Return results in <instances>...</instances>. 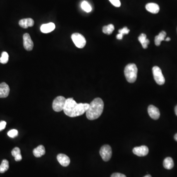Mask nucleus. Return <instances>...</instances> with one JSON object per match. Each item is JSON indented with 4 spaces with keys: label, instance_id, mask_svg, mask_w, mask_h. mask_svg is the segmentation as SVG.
Listing matches in <instances>:
<instances>
[{
    "label": "nucleus",
    "instance_id": "f257e3e1",
    "mask_svg": "<svg viewBox=\"0 0 177 177\" xmlns=\"http://www.w3.org/2000/svg\"><path fill=\"white\" fill-rule=\"evenodd\" d=\"M90 104L77 103L73 98L66 99L64 112L70 117H76L84 114L88 109Z\"/></svg>",
    "mask_w": 177,
    "mask_h": 177
},
{
    "label": "nucleus",
    "instance_id": "f03ea898",
    "mask_svg": "<svg viewBox=\"0 0 177 177\" xmlns=\"http://www.w3.org/2000/svg\"><path fill=\"white\" fill-rule=\"evenodd\" d=\"M104 103L100 98H94L90 103L88 109L87 110V118L90 120H94L99 118L103 113Z\"/></svg>",
    "mask_w": 177,
    "mask_h": 177
},
{
    "label": "nucleus",
    "instance_id": "7ed1b4c3",
    "mask_svg": "<svg viewBox=\"0 0 177 177\" xmlns=\"http://www.w3.org/2000/svg\"><path fill=\"white\" fill-rule=\"evenodd\" d=\"M137 72V68L134 64H129L125 67L124 70L125 77L129 83H134L136 80Z\"/></svg>",
    "mask_w": 177,
    "mask_h": 177
},
{
    "label": "nucleus",
    "instance_id": "20e7f679",
    "mask_svg": "<svg viewBox=\"0 0 177 177\" xmlns=\"http://www.w3.org/2000/svg\"><path fill=\"white\" fill-rule=\"evenodd\" d=\"M66 100V98L63 96H59L55 98L53 102V109L58 112L64 111Z\"/></svg>",
    "mask_w": 177,
    "mask_h": 177
},
{
    "label": "nucleus",
    "instance_id": "39448f33",
    "mask_svg": "<svg viewBox=\"0 0 177 177\" xmlns=\"http://www.w3.org/2000/svg\"><path fill=\"white\" fill-rule=\"evenodd\" d=\"M71 39L76 46L79 48H84L86 44V41L84 36L79 33H74L71 35Z\"/></svg>",
    "mask_w": 177,
    "mask_h": 177
},
{
    "label": "nucleus",
    "instance_id": "423d86ee",
    "mask_svg": "<svg viewBox=\"0 0 177 177\" xmlns=\"http://www.w3.org/2000/svg\"><path fill=\"white\" fill-rule=\"evenodd\" d=\"M153 75L155 81L157 84L162 85L165 83V78L162 73V71L159 66H154L152 69Z\"/></svg>",
    "mask_w": 177,
    "mask_h": 177
},
{
    "label": "nucleus",
    "instance_id": "0eeeda50",
    "mask_svg": "<svg viewBox=\"0 0 177 177\" xmlns=\"http://www.w3.org/2000/svg\"><path fill=\"white\" fill-rule=\"evenodd\" d=\"M100 156L104 161H108L112 156V151L111 147L108 145H105L102 146L99 151Z\"/></svg>",
    "mask_w": 177,
    "mask_h": 177
},
{
    "label": "nucleus",
    "instance_id": "6e6552de",
    "mask_svg": "<svg viewBox=\"0 0 177 177\" xmlns=\"http://www.w3.org/2000/svg\"><path fill=\"white\" fill-rule=\"evenodd\" d=\"M23 45L25 49L27 51H31L34 47V43L29 34L28 33L25 34L23 36Z\"/></svg>",
    "mask_w": 177,
    "mask_h": 177
},
{
    "label": "nucleus",
    "instance_id": "1a4fd4ad",
    "mask_svg": "<svg viewBox=\"0 0 177 177\" xmlns=\"http://www.w3.org/2000/svg\"><path fill=\"white\" fill-rule=\"evenodd\" d=\"M133 153L138 156H145L149 153V149L146 146H141L133 148Z\"/></svg>",
    "mask_w": 177,
    "mask_h": 177
},
{
    "label": "nucleus",
    "instance_id": "9d476101",
    "mask_svg": "<svg viewBox=\"0 0 177 177\" xmlns=\"http://www.w3.org/2000/svg\"><path fill=\"white\" fill-rule=\"evenodd\" d=\"M148 114L151 118L154 120L159 119L160 117V112L157 107L153 105H150L148 108Z\"/></svg>",
    "mask_w": 177,
    "mask_h": 177
},
{
    "label": "nucleus",
    "instance_id": "9b49d317",
    "mask_svg": "<svg viewBox=\"0 0 177 177\" xmlns=\"http://www.w3.org/2000/svg\"><path fill=\"white\" fill-rule=\"evenodd\" d=\"M57 159L60 164L64 167L68 166L70 162V160L69 156L65 154H59L57 156Z\"/></svg>",
    "mask_w": 177,
    "mask_h": 177
},
{
    "label": "nucleus",
    "instance_id": "f8f14e48",
    "mask_svg": "<svg viewBox=\"0 0 177 177\" xmlns=\"http://www.w3.org/2000/svg\"><path fill=\"white\" fill-rule=\"evenodd\" d=\"M10 88L8 85L5 82L0 84V98H6L8 97Z\"/></svg>",
    "mask_w": 177,
    "mask_h": 177
},
{
    "label": "nucleus",
    "instance_id": "ddd939ff",
    "mask_svg": "<svg viewBox=\"0 0 177 177\" xmlns=\"http://www.w3.org/2000/svg\"><path fill=\"white\" fill-rule=\"evenodd\" d=\"M19 25L22 28L27 29L29 27H32L34 26V21L33 19L30 18L22 19L19 22Z\"/></svg>",
    "mask_w": 177,
    "mask_h": 177
},
{
    "label": "nucleus",
    "instance_id": "4468645a",
    "mask_svg": "<svg viewBox=\"0 0 177 177\" xmlns=\"http://www.w3.org/2000/svg\"><path fill=\"white\" fill-rule=\"evenodd\" d=\"M55 29V25L53 23H49L41 25V31L44 34L50 33Z\"/></svg>",
    "mask_w": 177,
    "mask_h": 177
},
{
    "label": "nucleus",
    "instance_id": "2eb2a0df",
    "mask_svg": "<svg viewBox=\"0 0 177 177\" xmlns=\"http://www.w3.org/2000/svg\"><path fill=\"white\" fill-rule=\"evenodd\" d=\"M146 9L151 13L156 14L160 11V7L159 5L155 3L151 2L146 5Z\"/></svg>",
    "mask_w": 177,
    "mask_h": 177
},
{
    "label": "nucleus",
    "instance_id": "dca6fc26",
    "mask_svg": "<svg viewBox=\"0 0 177 177\" xmlns=\"http://www.w3.org/2000/svg\"><path fill=\"white\" fill-rule=\"evenodd\" d=\"M45 154V149L43 145H40L33 150V154L36 157H41Z\"/></svg>",
    "mask_w": 177,
    "mask_h": 177
},
{
    "label": "nucleus",
    "instance_id": "f3484780",
    "mask_svg": "<svg viewBox=\"0 0 177 177\" xmlns=\"http://www.w3.org/2000/svg\"><path fill=\"white\" fill-rule=\"evenodd\" d=\"M138 41L142 44L144 49L148 48V45L150 43L149 40L147 39V36L145 34H141L138 37Z\"/></svg>",
    "mask_w": 177,
    "mask_h": 177
},
{
    "label": "nucleus",
    "instance_id": "a211bd4d",
    "mask_svg": "<svg viewBox=\"0 0 177 177\" xmlns=\"http://www.w3.org/2000/svg\"><path fill=\"white\" fill-rule=\"evenodd\" d=\"M166 36V33L165 31H161L159 34V35L156 36L155 37V44L156 46H160L162 41H165V37Z\"/></svg>",
    "mask_w": 177,
    "mask_h": 177
},
{
    "label": "nucleus",
    "instance_id": "6ab92c4d",
    "mask_svg": "<svg viewBox=\"0 0 177 177\" xmlns=\"http://www.w3.org/2000/svg\"><path fill=\"white\" fill-rule=\"evenodd\" d=\"M163 166L165 169L170 170L172 169L174 166V161L171 157H166L163 161Z\"/></svg>",
    "mask_w": 177,
    "mask_h": 177
},
{
    "label": "nucleus",
    "instance_id": "aec40b11",
    "mask_svg": "<svg viewBox=\"0 0 177 177\" xmlns=\"http://www.w3.org/2000/svg\"><path fill=\"white\" fill-rule=\"evenodd\" d=\"M12 155L14 157L15 161H20L22 160V156L21 155V151L18 147H15L12 151Z\"/></svg>",
    "mask_w": 177,
    "mask_h": 177
},
{
    "label": "nucleus",
    "instance_id": "412c9836",
    "mask_svg": "<svg viewBox=\"0 0 177 177\" xmlns=\"http://www.w3.org/2000/svg\"><path fill=\"white\" fill-rule=\"evenodd\" d=\"M9 168V163L7 160L2 161L1 164L0 165V173H4L8 170Z\"/></svg>",
    "mask_w": 177,
    "mask_h": 177
},
{
    "label": "nucleus",
    "instance_id": "4be33fe9",
    "mask_svg": "<svg viewBox=\"0 0 177 177\" xmlns=\"http://www.w3.org/2000/svg\"><path fill=\"white\" fill-rule=\"evenodd\" d=\"M114 29V26L113 24H111L107 26H104L103 28V31L104 34L110 35L113 33Z\"/></svg>",
    "mask_w": 177,
    "mask_h": 177
},
{
    "label": "nucleus",
    "instance_id": "5701e85b",
    "mask_svg": "<svg viewBox=\"0 0 177 177\" xmlns=\"http://www.w3.org/2000/svg\"><path fill=\"white\" fill-rule=\"evenodd\" d=\"M8 61V54L7 52H3L2 53L1 57L0 58V63L6 64Z\"/></svg>",
    "mask_w": 177,
    "mask_h": 177
},
{
    "label": "nucleus",
    "instance_id": "b1692460",
    "mask_svg": "<svg viewBox=\"0 0 177 177\" xmlns=\"http://www.w3.org/2000/svg\"><path fill=\"white\" fill-rule=\"evenodd\" d=\"M81 7L85 12H90L92 11V7L88 2L86 1H83L82 2Z\"/></svg>",
    "mask_w": 177,
    "mask_h": 177
},
{
    "label": "nucleus",
    "instance_id": "393cba45",
    "mask_svg": "<svg viewBox=\"0 0 177 177\" xmlns=\"http://www.w3.org/2000/svg\"><path fill=\"white\" fill-rule=\"evenodd\" d=\"M18 134V132L17 129H12L7 132V135L11 138H14L17 137Z\"/></svg>",
    "mask_w": 177,
    "mask_h": 177
},
{
    "label": "nucleus",
    "instance_id": "a878e982",
    "mask_svg": "<svg viewBox=\"0 0 177 177\" xmlns=\"http://www.w3.org/2000/svg\"><path fill=\"white\" fill-rule=\"evenodd\" d=\"M129 30L128 28L127 27H125L124 28H122V29L119 30V34H122V35H127V34H128L129 33Z\"/></svg>",
    "mask_w": 177,
    "mask_h": 177
},
{
    "label": "nucleus",
    "instance_id": "bb28decb",
    "mask_svg": "<svg viewBox=\"0 0 177 177\" xmlns=\"http://www.w3.org/2000/svg\"><path fill=\"white\" fill-rule=\"evenodd\" d=\"M109 1L113 6H114L116 7H120L121 5L120 0H109Z\"/></svg>",
    "mask_w": 177,
    "mask_h": 177
},
{
    "label": "nucleus",
    "instance_id": "cd10ccee",
    "mask_svg": "<svg viewBox=\"0 0 177 177\" xmlns=\"http://www.w3.org/2000/svg\"><path fill=\"white\" fill-rule=\"evenodd\" d=\"M6 125H7V122H6L3 121L0 122V132H1L6 128Z\"/></svg>",
    "mask_w": 177,
    "mask_h": 177
},
{
    "label": "nucleus",
    "instance_id": "c85d7f7f",
    "mask_svg": "<svg viewBox=\"0 0 177 177\" xmlns=\"http://www.w3.org/2000/svg\"><path fill=\"white\" fill-rule=\"evenodd\" d=\"M111 177H127L126 175L122 174L119 173H115L112 174Z\"/></svg>",
    "mask_w": 177,
    "mask_h": 177
},
{
    "label": "nucleus",
    "instance_id": "c756f323",
    "mask_svg": "<svg viewBox=\"0 0 177 177\" xmlns=\"http://www.w3.org/2000/svg\"><path fill=\"white\" fill-rule=\"evenodd\" d=\"M123 36L124 35H122V34H118L116 36L117 39L119 40H122V37H123Z\"/></svg>",
    "mask_w": 177,
    "mask_h": 177
},
{
    "label": "nucleus",
    "instance_id": "7c9ffc66",
    "mask_svg": "<svg viewBox=\"0 0 177 177\" xmlns=\"http://www.w3.org/2000/svg\"><path fill=\"white\" fill-rule=\"evenodd\" d=\"M170 40H171V39L169 37H166V38H165V41H169Z\"/></svg>",
    "mask_w": 177,
    "mask_h": 177
},
{
    "label": "nucleus",
    "instance_id": "2f4dec72",
    "mask_svg": "<svg viewBox=\"0 0 177 177\" xmlns=\"http://www.w3.org/2000/svg\"><path fill=\"white\" fill-rule=\"evenodd\" d=\"M175 112L176 115L177 116V105H176V106L175 108Z\"/></svg>",
    "mask_w": 177,
    "mask_h": 177
},
{
    "label": "nucleus",
    "instance_id": "473e14b6",
    "mask_svg": "<svg viewBox=\"0 0 177 177\" xmlns=\"http://www.w3.org/2000/svg\"><path fill=\"white\" fill-rule=\"evenodd\" d=\"M174 139L176 141H177V133L175 134V136H174Z\"/></svg>",
    "mask_w": 177,
    "mask_h": 177
},
{
    "label": "nucleus",
    "instance_id": "72a5a7b5",
    "mask_svg": "<svg viewBox=\"0 0 177 177\" xmlns=\"http://www.w3.org/2000/svg\"><path fill=\"white\" fill-rule=\"evenodd\" d=\"M144 177H151V176L150 175H147L146 176H144Z\"/></svg>",
    "mask_w": 177,
    "mask_h": 177
}]
</instances>
